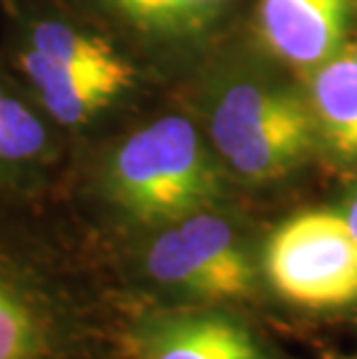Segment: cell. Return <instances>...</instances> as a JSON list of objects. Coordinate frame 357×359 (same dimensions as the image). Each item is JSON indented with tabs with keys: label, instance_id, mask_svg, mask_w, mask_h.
I'll list each match as a JSON object with an SVG mask.
<instances>
[{
	"label": "cell",
	"instance_id": "obj_13",
	"mask_svg": "<svg viewBox=\"0 0 357 359\" xmlns=\"http://www.w3.org/2000/svg\"><path fill=\"white\" fill-rule=\"evenodd\" d=\"M332 359H357V353H351V355H334Z\"/></svg>",
	"mask_w": 357,
	"mask_h": 359
},
{
	"label": "cell",
	"instance_id": "obj_6",
	"mask_svg": "<svg viewBox=\"0 0 357 359\" xmlns=\"http://www.w3.org/2000/svg\"><path fill=\"white\" fill-rule=\"evenodd\" d=\"M130 359H292L232 306H181L135 318Z\"/></svg>",
	"mask_w": 357,
	"mask_h": 359
},
{
	"label": "cell",
	"instance_id": "obj_10",
	"mask_svg": "<svg viewBox=\"0 0 357 359\" xmlns=\"http://www.w3.org/2000/svg\"><path fill=\"white\" fill-rule=\"evenodd\" d=\"M105 3L142 33L191 37L214 26L232 0H105Z\"/></svg>",
	"mask_w": 357,
	"mask_h": 359
},
{
	"label": "cell",
	"instance_id": "obj_5",
	"mask_svg": "<svg viewBox=\"0 0 357 359\" xmlns=\"http://www.w3.org/2000/svg\"><path fill=\"white\" fill-rule=\"evenodd\" d=\"M262 276L278 299L334 316L357 306V248L337 209H311L281 223L264 246Z\"/></svg>",
	"mask_w": 357,
	"mask_h": 359
},
{
	"label": "cell",
	"instance_id": "obj_1",
	"mask_svg": "<svg viewBox=\"0 0 357 359\" xmlns=\"http://www.w3.org/2000/svg\"><path fill=\"white\" fill-rule=\"evenodd\" d=\"M60 262L0 236V359H130L135 318Z\"/></svg>",
	"mask_w": 357,
	"mask_h": 359
},
{
	"label": "cell",
	"instance_id": "obj_2",
	"mask_svg": "<svg viewBox=\"0 0 357 359\" xmlns=\"http://www.w3.org/2000/svg\"><path fill=\"white\" fill-rule=\"evenodd\" d=\"M109 197L130 223L156 230L216 209L223 179L191 121L165 116L130 135L116 151Z\"/></svg>",
	"mask_w": 357,
	"mask_h": 359
},
{
	"label": "cell",
	"instance_id": "obj_4",
	"mask_svg": "<svg viewBox=\"0 0 357 359\" xmlns=\"http://www.w3.org/2000/svg\"><path fill=\"white\" fill-rule=\"evenodd\" d=\"M209 130L227 170L260 186L288 177L307 160L318 121L311 102L290 88L239 81L218 97Z\"/></svg>",
	"mask_w": 357,
	"mask_h": 359
},
{
	"label": "cell",
	"instance_id": "obj_7",
	"mask_svg": "<svg viewBox=\"0 0 357 359\" xmlns=\"http://www.w3.org/2000/svg\"><path fill=\"white\" fill-rule=\"evenodd\" d=\"M260 33L285 63L316 70L346 37L348 0H260Z\"/></svg>",
	"mask_w": 357,
	"mask_h": 359
},
{
	"label": "cell",
	"instance_id": "obj_9",
	"mask_svg": "<svg viewBox=\"0 0 357 359\" xmlns=\"http://www.w3.org/2000/svg\"><path fill=\"white\" fill-rule=\"evenodd\" d=\"M311 107L330 147L357 158V56H332L316 67Z\"/></svg>",
	"mask_w": 357,
	"mask_h": 359
},
{
	"label": "cell",
	"instance_id": "obj_11",
	"mask_svg": "<svg viewBox=\"0 0 357 359\" xmlns=\"http://www.w3.org/2000/svg\"><path fill=\"white\" fill-rule=\"evenodd\" d=\"M44 142L47 135L35 114L0 88V165L35 158L42 154Z\"/></svg>",
	"mask_w": 357,
	"mask_h": 359
},
{
	"label": "cell",
	"instance_id": "obj_12",
	"mask_svg": "<svg viewBox=\"0 0 357 359\" xmlns=\"http://www.w3.org/2000/svg\"><path fill=\"white\" fill-rule=\"evenodd\" d=\"M337 211L341 213V218H344V223L348 227V232H351L355 248H357V183L348 190V195L344 197V202H341Z\"/></svg>",
	"mask_w": 357,
	"mask_h": 359
},
{
	"label": "cell",
	"instance_id": "obj_3",
	"mask_svg": "<svg viewBox=\"0 0 357 359\" xmlns=\"http://www.w3.org/2000/svg\"><path fill=\"white\" fill-rule=\"evenodd\" d=\"M142 250V271L186 306H244L257 294L262 269L244 236L216 209L156 227Z\"/></svg>",
	"mask_w": 357,
	"mask_h": 359
},
{
	"label": "cell",
	"instance_id": "obj_8",
	"mask_svg": "<svg viewBox=\"0 0 357 359\" xmlns=\"http://www.w3.org/2000/svg\"><path fill=\"white\" fill-rule=\"evenodd\" d=\"M21 67L37 90L105 74L135 72L112 44L54 21L33 28Z\"/></svg>",
	"mask_w": 357,
	"mask_h": 359
}]
</instances>
